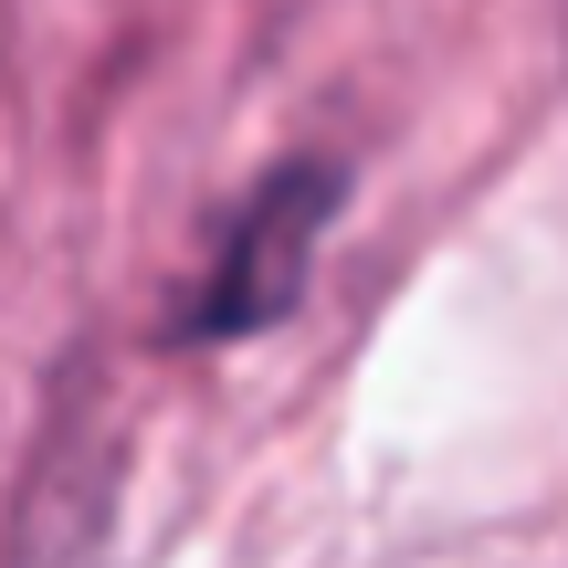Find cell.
I'll return each instance as SVG.
<instances>
[{
  "label": "cell",
  "instance_id": "cell-1",
  "mask_svg": "<svg viewBox=\"0 0 568 568\" xmlns=\"http://www.w3.org/2000/svg\"><path fill=\"white\" fill-rule=\"evenodd\" d=\"M326 211H337V169L295 159L264 180V201L232 222L222 264H211V284L190 295V326L180 337H243V326H274L284 305L305 295V264H316V232Z\"/></svg>",
  "mask_w": 568,
  "mask_h": 568
}]
</instances>
